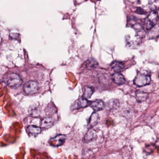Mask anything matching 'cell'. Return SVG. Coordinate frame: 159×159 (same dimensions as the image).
<instances>
[{"label": "cell", "instance_id": "cell-1", "mask_svg": "<svg viewBox=\"0 0 159 159\" xmlns=\"http://www.w3.org/2000/svg\"><path fill=\"white\" fill-rule=\"evenodd\" d=\"M5 83L11 88H17L21 85L22 80L20 76L16 73L8 74L5 79Z\"/></svg>", "mask_w": 159, "mask_h": 159}, {"label": "cell", "instance_id": "cell-2", "mask_svg": "<svg viewBox=\"0 0 159 159\" xmlns=\"http://www.w3.org/2000/svg\"><path fill=\"white\" fill-rule=\"evenodd\" d=\"M159 19L158 13L156 11H151L148 15L144 22V28L148 31L156 25Z\"/></svg>", "mask_w": 159, "mask_h": 159}, {"label": "cell", "instance_id": "cell-3", "mask_svg": "<svg viewBox=\"0 0 159 159\" xmlns=\"http://www.w3.org/2000/svg\"><path fill=\"white\" fill-rule=\"evenodd\" d=\"M134 82V84L137 86L139 87L145 86L150 83V76L148 74L139 72L136 76Z\"/></svg>", "mask_w": 159, "mask_h": 159}, {"label": "cell", "instance_id": "cell-4", "mask_svg": "<svg viewBox=\"0 0 159 159\" xmlns=\"http://www.w3.org/2000/svg\"><path fill=\"white\" fill-rule=\"evenodd\" d=\"M39 90V84L35 81H29L26 83L24 86V91L26 94H34L38 93Z\"/></svg>", "mask_w": 159, "mask_h": 159}, {"label": "cell", "instance_id": "cell-5", "mask_svg": "<svg viewBox=\"0 0 159 159\" xmlns=\"http://www.w3.org/2000/svg\"><path fill=\"white\" fill-rule=\"evenodd\" d=\"M159 37V24H156L152 28L148 31L147 38L149 39H156Z\"/></svg>", "mask_w": 159, "mask_h": 159}, {"label": "cell", "instance_id": "cell-6", "mask_svg": "<svg viewBox=\"0 0 159 159\" xmlns=\"http://www.w3.org/2000/svg\"><path fill=\"white\" fill-rule=\"evenodd\" d=\"M66 136L64 135H58L51 139V145L54 147L61 146L65 143Z\"/></svg>", "mask_w": 159, "mask_h": 159}, {"label": "cell", "instance_id": "cell-7", "mask_svg": "<svg viewBox=\"0 0 159 159\" xmlns=\"http://www.w3.org/2000/svg\"><path fill=\"white\" fill-rule=\"evenodd\" d=\"M90 107L95 111H99L104 108L105 104L102 100H96L90 104Z\"/></svg>", "mask_w": 159, "mask_h": 159}, {"label": "cell", "instance_id": "cell-8", "mask_svg": "<svg viewBox=\"0 0 159 159\" xmlns=\"http://www.w3.org/2000/svg\"><path fill=\"white\" fill-rule=\"evenodd\" d=\"M112 79L116 84H122L125 83V80L124 77L120 73H115L112 76Z\"/></svg>", "mask_w": 159, "mask_h": 159}, {"label": "cell", "instance_id": "cell-9", "mask_svg": "<svg viewBox=\"0 0 159 159\" xmlns=\"http://www.w3.org/2000/svg\"><path fill=\"white\" fill-rule=\"evenodd\" d=\"M111 67L112 69L116 73H119L122 71L124 68V65L123 63L119 61H114L111 64Z\"/></svg>", "mask_w": 159, "mask_h": 159}, {"label": "cell", "instance_id": "cell-10", "mask_svg": "<svg viewBox=\"0 0 159 159\" xmlns=\"http://www.w3.org/2000/svg\"><path fill=\"white\" fill-rule=\"evenodd\" d=\"M27 132L30 135L36 136L41 133V129L39 126L30 125L28 127Z\"/></svg>", "mask_w": 159, "mask_h": 159}, {"label": "cell", "instance_id": "cell-11", "mask_svg": "<svg viewBox=\"0 0 159 159\" xmlns=\"http://www.w3.org/2000/svg\"><path fill=\"white\" fill-rule=\"evenodd\" d=\"M54 120L52 118H46L41 121V125L43 128H48L52 126Z\"/></svg>", "mask_w": 159, "mask_h": 159}, {"label": "cell", "instance_id": "cell-12", "mask_svg": "<svg viewBox=\"0 0 159 159\" xmlns=\"http://www.w3.org/2000/svg\"><path fill=\"white\" fill-rule=\"evenodd\" d=\"M96 137V133L93 130H90L85 135L84 138V141L85 142H91Z\"/></svg>", "mask_w": 159, "mask_h": 159}, {"label": "cell", "instance_id": "cell-13", "mask_svg": "<svg viewBox=\"0 0 159 159\" xmlns=\"http://www.w3.org/2000/svg\"><path fill=\"white\" fill-rule=\"evenodd\" d=\"M136 95L137 100L139 102L145 101L148 98V94L141 91H138Z\"/></svg>", "mask_w": 159, "mask_h": 159}, {"label": "cell", "instance_id": "cell-14", "mask_svg": "<svg viewBox=\"0 0 159 159\" xmlns=\"http://www.w3.org/2000/svg\"><path fill=\"white\" fill-rule=\"evenodd\" d=\"M149 7L152 11H156L159 9V0H153L149 2Z\"/></svg>", "mask_w": 159, "mask_h": 159}, {"label": "cell", "instance_id": "cell-15", "mask_svg": "<svg viewBox=\"0 0 159 159\" xmlns=\"http://www.w3.org/2000/svg\"><path fill=\"white\" fill-rule=\"evenodd\" d=\"M89 104V102L85 98H82L78 100L77 103V108L85 107Z\"/></svg>", "mask_w": 159, "mask_h": 159}, {"label": "cell", "instance_id": "cell-16", "mask_svg": "<svg viewBox=\"0 0 159 159\" xmlns=\"http://www.w3.org/2000/svg\"><path fill=\"white\" fill-rule=\"evenodd\" d=\"M119 102L117 99H112L108 102V107L110 109H116L119 107Z\"/></svg>", "mask_w": 159, "mask_h": 159}, {"label": "cell", "instance_id": "cell-17", "mask_svg": "<svg viewBox=\"0 0 159 159\" xmlns=\"http://www.w3.org/2000/svg\"><path fill=\"white\" fill-rule=\"evenodd\" d=\"M98 119H99V117H98V115L97 113H93V115L91 116V119H90V125L92 126L95 125L98 123Z\"/></svg>", "mask_w": 159, "mask_h": 159}, {"label": "cell", "instance_id": "cell-18", "mask_svg": "<svg viewBox=\"0 0 159 159\" xmlns=\"http://www.w3.org/2000/svg\"><path fill=\"white\" fill-rule=\"evenodd\" d=\"M93 93V89L92 87H86L85 89V98H90Z\"/></svg>", "mask_w": 159, "mask_h": 159}, {"label": "cell", "instance_id": "cell-19", "mask_svg": "<svg viewBox=\"0 0 159 159\" xmlns=\"http://www.w3.org/2000/svg\"><path fill=\"white\" fill-rule=\"evenodd\" d=\"M97 64L96 61H94V60H89L87 62L86 65H87V67L89 68H93L95 67Z\"/></svg>", "mask_w": 159, "mask_h": 159}, {"label": "cell", "instance_id": "cell-20", "mask_svg": "<svg viewBox=\"0 0 159 159\" xmlns=\"http://www.w3.org/2000/svg\"><path fill=\"white\" fill-rule=\"evenodd\" d=\"M136 13L139 14H144L146 13L145 12V11H144L143 9L139 8L137 9L136 11Z\"/></svg>", "mask_w": 159, "mask_h": 159}, {"label": "cell", "instance_id": "cell-21", "mask_svg": "<svg viewBox=\"0 0 159 159\" xmlns=\"http://www.w3.org/2000/svg\"><path fill=\"white\" fill-rule=\"evenodd\" d=\"M154 146H155L156 148L159 149V139L156 140V142H155V144H154Z\"/></svg>", "mask_w": 159, "mask_h": 159}]
</instances>
